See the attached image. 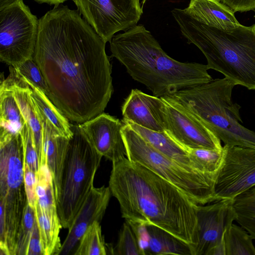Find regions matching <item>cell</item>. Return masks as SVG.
<instances>
[{"label": "cell", "instance_id": "cell-7", "mask_svg": "<svg viewBox=\"0 0 255 255\" xmlns=\"http://www.w3.org/2000/svg\"><path fill=\"white\" fill-rule=\"evenodd\" d=\"M20 133L0 135V250L15 255L17 235L27 203Z\"/></svg>", "mask_w": 255, "mask_h": 255}, {"label": "cell", "instance_id": "cell-18", "mask_svg": "<svg viewBox=\"0 0 255 255\" xmlns=\"http://www.w3.org/2000/svg\"><path fill=\"white\" fill-rule=\"evenodd\" d=\"M42 126L43 163L51 173L55 191L57 189L69 142L39 114Z\"/></svg>", "mask_w": 255, "mask_h": 255}, {"label": "cell", "instance_id": "cell-31", "mask_svg": "<svg viewBox=\"0 0 255 255\" xmlns=\"http://www.w3.org/2000/svg\"><path fill=\"white\" fill-rule=\"evenodd\" d=\"M13 67L20 75L48 96V87L39 66L33 58Z\"/></svg>", "mask_w": 255, "mask_h": 255}, {"label": "cell", "instance_id": "cell-16", "mask_svg": "<svg viewBox=\"0 0 255 255\" xmlns=\"http://www.w3.org/2000/svg\"><path fill=\"white\" fill-rule=\"evenodd\" d=\"M9 76L2 81L12 90L21 114L32 130L39 166L43 163L42 126L31 96L32 90L12 66H9Z\"/></svg>", "mask_w": 255, "mask_h": 255}, {"label": "cell", "instance_id": "cell-27", "mask_svg": "<svg viewBox=\"0 0 255 255\" xmlns=\"http://www.w3.org/2000/svg\"><path fill=\"white\" fill-rule=\"evenodd\" d=\"M107 244L102 235L100 222H94L81 238L75 255H106Z\"/></svg>", "mask_w": 255, "mask_h": 255}, {"label": "cell", "instance_id": "cell-35", "mask_svg": "<svg viewBox=\"0 0 255 255\" xmlns=\"http://www.w3.org/2000/svg\"><path fill=\"white\" fill-rule=\"evenodd\" d=\"M229 6L234 12H255V0H219Z\"/></svg>", "mask_w": 255, "mask_h": 255}, {"label": "cell", "instance_id": "cell-24", "mask_svg": "<svg viewBox=\"0 0 255 255\" xmlns=\"http://www.w3.org/2000/svg\"><path fill=\"white\" fill-rule=\"evenodd\" d=\"M0 133H19L25 120L12 90L2 81L0 86Z\"/></svg>", "mask_w": 255, "mask_h": 255}, {"label": "cell", "instance_id": "cell-37", "mask_svg": "<svg viewBox=\"0 0 255 255\" xmlns=\"http://www.w3.org/2000/svg\"><path fill=\"white\" fill-rule=\"evenodd\" d=\"M207 255H226L225 243L224 239L211 249Z\"/></svg>", "mask_w": 255, "mask_h": 255}, {"label": "cell", "instance_id": "cell-14", "mask_svg": "<svg viewBox=\"0 0 255 255\" xmlns=\"http://www.w3.org/2000/svg\"><path fill=\"white\" fill-rule=\"evenodd\" d=\"M78 125L93 147L112 163L127 157L122 121L103 113Z\"/></svg>", "mask_w": 255, "mask_h": 255}, {"label": "cell", "instance_id": "cell-33", "mask_svg": "<svg viewBox=\"0 0 255 255\" xmlns=\"http://www.w3.org/2000/svg\"><path fill=\"white\" fill-rule=\"evenodd\" d=\"M24 182L27 203L34 210L37 203L36 194V173L24 163Z\"/></svg>", "mask_w": 255, "mask_h": 255}, {"label": "cell", "instance_id": "cell-5", "mask_svg": "<svg viewBox=\"0 0 255 255\" xmlns=\"http://www.w3.org/2000/svg\"><path fill=\"white\" fill-rule=\"evenodd\" d=\"M235 86L225 77L217 78L160 97L201 121L224 145L255 149V132L240 124L241 107L232 100Z\"/></svg>", "mask_w": 255, "mask_h": 255}, {"label": "cell", "instance_id": "cell-12", "mask_svg": "<svg viewBox=\"0 0 255 255\" xmlns=\"http://www.w3.org/2000/svg\"><path fill=\"white\" fill-rule=\"evenodd\" d=\"M223 151L215 186L216 201L234 200L255 186V149L224 145Z\"/></svg>", "mask_w": 255, "mask_h": 255}, {"label": "cell", "instance_id": "cell-8", "mask_svg": "<svg viewBox=\"0 0 255 255\" xmlns=\"http://www.w3.org/2000/svg\"><path fill=\"white\" fill-rule=\"evenodd\" d=\"M122 133L129 160L167 180L197 205L216 201L215 186L219 173L203 172L169 158L153 148L127 124L124 123Z\"/></svg>", "mask_w": 255, "mask_h": 255}, {"label": "cell", "instance_id": "cell-32", "mask_svg": "<svg viewBox=\"0 0 255 255\" xmlns=\"http://www.w3.org/2000/svg\"><path fill=\"white\" fill-rule=\"evenodd\" d=\"M23 161L35 173L39 168V160L37 151L34 147L32 130L25 122L21 130Z\"/></svg>", "mask_w": 255, "mask_h": 255}, {"label": "cell", "instance_id": "cell-10", "mask_svg": "<svg viewBox=\"0 0 255 255\" xmlns=\"http://www.w3.org/2000/svg\"><path fill=\"white\" fill-rule=\"evenodd\" d=\"M152 106L164 131L186 150L223 149L218 137L201 121L181 108L154 96H152Z\"/></svg>", "mask_w": 255, "mask_h": 255}, {"label": "cell", "instance_id": "cell-3", "mask_svg": "<svg viewBox=\"0 0 255 255\" xmlns=\"http://www.w3.org/2000/svg\"><path fill=\"white\" fill-rule=\"evenodd\" d=\"M110 43L112 56L154 96L160 97L213 79L207 65L181 62L169 56L143 25L114 35Z\"/></svg>", "mask_w": 255, "mask_h": 255}, {"label": "cell", "instance_id": "cell-1", "mask_svg": "<svg viewBox=\"0 0 255 255\" xmlns=\"http://www.w3.org/2000/svg\"><path fill=\"white\" fill-rule=\"evenodd\" d=\"M106 42L79 10L59 4L39 19L33 59L48 98L70 121L83 123L104 113L113 92Z\"/></svg>", "mask_w": 255, "mask_h": 255}, {"label": "cell", "instance_id": "cell-36", "mask_svg": "<svg viewBox=\"0 0 255 255\" xmlns=\"http://www.w3.org/2000/svg\"><path fill=\"white\" fill-rule=\"evenodd\" d=\"M27 255H43L41 238L36 218Z\"/></svg>", "mask_w": 255, "mask_h": 255}, {"label": "cell", "instance_id": "cell-30", "mask_svg": "<svg viewBox=\"0 0 255 255\" xmlns=\"http://www.w3.org/2000/svg\"><path fill=\"white\" fill-rule=\"evenodd\" d=\"M35 222L34 210L27 203L17 232L16 255H27Z\"/></svg>", "mask_w": 255, "mask_h": 255}, {"label": "cell", "instance_id": "cell-17", "mask_svg": "<svg viewBox=\"0 0 255 255\" xmlns=\"http://www.w3.org/2000/svg\"><path fill=\"white\" fill-rule=\"evenodd\" d=\"M184 11L198 21L223 30H230L240 24L235 12L219 0H190Z\"/></svg>", "mask_w": 255, "mask_h": 255}, {"label": "cell", "instance_id": "cell-22", "mask_svg": "<svg viewBox=\"0 0 255 255\" xmlns=\"http://www.w3.org/2000/svg\"><path fill=\"white\" fill-rule=\"evenodd\" d=\"M149 242L145 255H193L191 247L167 231L146 224Z\"/></svg>", "mask_w": 255, "mask_h": 255}, {"label": "cell", "instance_id": "cell-38", "mask_svg": "<svg viewBox=\"0 0 255 255\" xmlns=\"http://www.w3.org/2000/svg\"><path fill=\"white\" fill-rule=\"evenodd\" d=\"M20 0H0V10L14 4Z\"/></svg>", "mask_w": 255, "mask_h": 255}, {"label": "cell", "instance_id": "cell-6", "mask_svg": "<svg viewBox=\"0 0 255 255\" xmlns=\"http://www.w3.org/2000/svg\"><path fill=\"white\" fill-rule=\"evenodd\" d=\"M59 185L55 190L57 209L62 228L69 229L94 187L103 156L91 144L78 124L72 125Z\"/></svg>", "mask_w": 255, "mask_h": 255}, {"label": "cell", "instance_id": "cell-25", "mask_svg": "<svg viewBox=\"0 0 255 255\" xmlns=\"http://www.w3.org/2000/svg\"><path fill=\"white\" fill-rule=\"evenodd\" d=\"M233 205L236 221L255 239V186L236 197Z\"/></svg>", "mask_w": 255, "mask_h": 255}, {"label": "cell", "instance_id": "cell-29", "mask_svg": "<svg viewBox=\"0 0 255 255\" xmlns=\"http://www.w3.org/2000/svg\"><path fill=\"white\" fill-rule=\"evenodd\" d=\"M107 247L112 255H143L135 236L127 221L122 226L115 247L107 244Z\"/></svg>", "mask_w": 255, "mask_h": 255}, {"label": "cell", "instance_id": "cell-21", "mask_svg": "<svg viewBox=\"0 0 255 255\" xmlns=\"http://www.w3.org/2000/svg\"><path fill=\"white\" fill-rule=\"evenodd\" d=\"M34 210L43 255H58L62 246L59 233L62 226L57 206L41 207L37 203Z\"/></svg>", "mask_w": 255, "mask_h": 255}, {"label": "cell", "instance_id": "cell-9", "mask_svg": "<svg viewBox=\"0 0 255 255\" xmlns=\"http://www.w3.org/2000/svg\"><path fill=\"white\" fill-rule=\"evenodd\" d=\"M39 20L20 0L0 10V59L15 66L33 58Z\"/></svg>", "mask_w": 255, "mask_h": 255}, {"label": "cell", "instance_id": "cell-40", "mask_svg": "<svg viewBox=\"0 0 255 255\" xmlns=\"http://www.w3.org/2000/svg\"><path fill=\"white\" fill-rule=\"evenodd\" d=\"M147 0H142V3L143 4Z\"/></svg>", "mask_w": 255, "mask_h": 255}, {"label": "cell", "instance_id": "cell-4", "mask_svg": "<svg viewBox=\"0 0 255 255\" xmlns=\"http://www.w3.org/2000/svg\"><path fill=\"white\" fill-rule=\"evenodd\" d=\"M171 12L187 43L205 56L209 69L221 73L235 85L255 90V24L223 30L198 21L183 9Z\"/></svg>", "mask_w": 255, "mask_h": 255}, {"label": "cell", "instance_id": "cell-20", "mask_svg": "<svg viewBox=\"0 0 255 255\" xmlns=\"http://www.w3.org/2000/svg\"><path fill=\"white\" fill-rule=\"evenodd\" d=\"M122 122L128 125L147 143L162 154L181 164L197 170L191 160L188 151L165 131L152 130L123 120Z\"/></svg>", "mask_w": 255, "mask_h": 255}, {"label": "cell", "instance_id": "cell-34", "mask_svg": "<svg viewBox=\"0 0 255 255\" xmlns=\"http://www.w3.org/2000/svg\"><path fill=\"white\" fill-rule=\"evenodd\" d=\"M126 221L133 231L143 255H145L149 242V234L146 223L131 220Z\"/></svg>", "mask_w": 255, "mask_h": 255}, {"label": "cell", "instance_id": "cell-28", "mask_svg": "<svg viewBox=\"0 0 255 255\" xmlns=\"http://www.w3.org/2000/svg\"><path fill=\"white\" fill-rule=\"evenodd\" d=\"M187 150L198 170L208 173H219L223 162V147L222 150L206 148H192Z\"/></svg>", "mask_w": 255, "mask_h": 255}, {"label": "cell", "instance_id": "cell-26", "mask_svg": "<svg viewBox=\"0 0 255 255\" xmlns=\"http://www.w3.org/2000/svg\"><path fill=\"white\" fill-rule=\"evenodd\" d=\"M253 240L243 228L233 223L224 234L226 255H255Z\"/></svg>", "mask_w": 255, "mask_h": 255}, {"label": "cell", "instance_id": "cell-19", "mask_svg": "<svg viewBox=\"0 0 255 255\" xmlns=\"http://www.w3.org/2000/svg\"><path fill=\"white\" fill-rule=\"evenodd\" d=\"M151 99V95L132 89L122 105L123 120L152 130L164 131L153 111Z\"/></svg>", "mask_w": 255, "mask_h": 255}, {"label": "cell", "instance_id": "cell-2", "mask_svg": "<svg viewBox=\"0 0 255 255\" xmlns=\"http://www.w3.org/2000/svg\"><path fill=\"white\" fill-rule=\"evenodd\" d=\"M109 187L126 220L158 227L192 248L197 244V204L175 185L126 157L113 162Z\"/></svg>", "mask_w": 255, "mask_h": 255}, {"label": "cell", "instance_id": "cell-13", "mask_svg": "<svg viewBox=\"0 0 255 255\" xmlns=\"http://www.w3.org/2000/svg\"><path fill=\"white\" fill-rule=\"evenodd\" d=\"M213 203L198 205L197 244L194 255H207L224 239L226 230L237 219L234 200H221Z\"/></svg>", "mask_w": 255, "mask_h": 255}, {"label": "cell", "instance_id": "cell-23", "mask_svg": "<svg viewBox=\"0 0 255 255\" xmlns=\"http://www.w3.org/2000/svg\"><path fill=\"white\" fill-rule=\"evenodd\" d=\"M21 77L31 88V96L39 115L47 120L61 135L69 139L72 138L73 131L69 120L41 90Z\"/></svg>", "mask_w": 255, "mask_h": 255}, {"label": "cell", "instance_id": "cell-39", "mask_svg": "<svg viewBox=\"0 0 255 255\" xmlns=\"http://www.w3.org/2000/svg\"><path fill=\"white\" fill-rule=\"evenodd\" d=\"M36 2L42 3H46L50 5H54L55 6H58L61 3H63L64 1L68 0H34Z\"/></svg>", "mask_w": 255, "mask_h": 255}, {"label": "cell", "instance_id": "cell-11", "mask_svg": "<svg viewBox=\"0 0 255 255\" xmlns=\"http://www.w3.org/2000/svg\"><path fill=\"white\" fill-rule=\"evenodd\" d=\"M84 19L107 43L115 34L137 25L142 13L139 0H74Z\"/></svg>", "mask_w": 255, "mask_h": 255}, {"label": "cell", "instance_id": "cell-15", "mask_svg": "<svg viewBox=\"0 0 255 255\" xmlns=\"http://www.w3.org/2000/svg\"><path fill=\"white\" fill-rule=\"evenodd\" d=\"M111 195L109 187L92 188L68 229L58 255L71 254L89 227L95 221L101 222Z\"/></svg>", "mask_w": 255, "mask_h": 255}]
</instances>
